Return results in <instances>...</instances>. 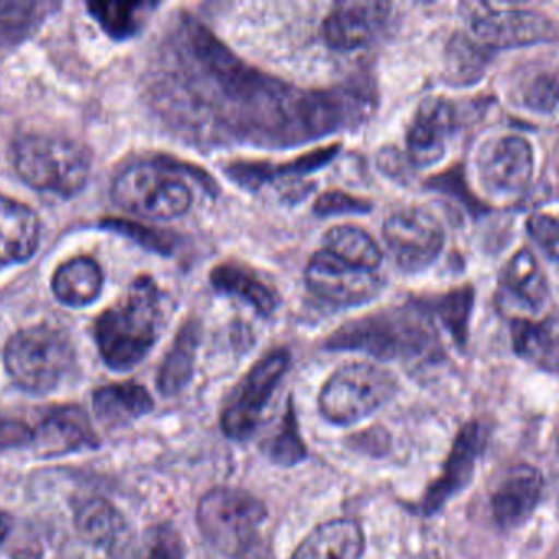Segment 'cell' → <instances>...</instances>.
Returning a JSON list of instances; mask_svg holds the SVG:
<instances>
[{
	"instance_id": "obj_21",
	"label": "cell",
	"mask_w": 559,
	"mask_h": 559,
	"mask_svg": "<svg viewBox=\"0 0 559 559\" xmlns=\"http://www.w3.org/2000/svg\"><path fill=\"white\" fill-rule=\"evenodd\" d=\"M40 245V221L28 205L0 195V263H22Z\"/></svg>"
},
{
	"instance_id": "obj_35",
	"label": "cell",
	"mask_w": 559,
	"mask_h": 559,
	"mask_svg": "<svg viewBox=\"0 0 559 559\" xmlns=\"http://www.w3.org/2000/svg\"><path fill=\"white\" fill-rule=\"evenodd\" d=\"M526 230H528L533 241L542 248L543 253L552 263H556V260H558L559 238L558 218L555 215L536 212V214L530 215L528 221H526Z\"/></svg>"
},
{
	"instance_id": "obj_23",
	"label": "cell",
	"mask_w": 559,
	"mask_h": 559,
	"mask_svg": "<svg viewBox=\"0 0 559 559\" xmlns=\"http://www.w3.org/2000/svg\"><path fill=\"white\" fill-rule=\"evenodd\" d=\"M512 345L516 356L538 366L543 371H558V322L556 316L546 319H513Z\"/></svg>"
},
{
	"instance_id": "obj_33",
	"label": "cell",
	"mask_w": 559,
	"mask_h": 559,
	"mask_svg": "<svg viewBox=\"0 0 559 559\" xmlns=\"http://www.w3.org/2000/svg\"><path fill=\"white\" fill-rule=\"evenodd\" d=\"M136 559H186L185 542L175 526L155 525L143 536Z\"/></svg>"
},
{
	"instance_id": "obj_36",
	"label": "cell",
	"mask_w": 559,
	"mask_h": 559,
	"mask_svg": "<svg viewBox=\"0 0 559 559\" xmlns=\"http://www.w3.org/2000/svg\"><path fill=\"white\" fill-rule=\"evenodd\" d=\"M556 100H558V81H556L555 74H551V76L539 74L526 87V106L536 110V112H552L556 109Z\"/></svg>"
},
{
	"instance_id": "obj_38",
	"label": "cell",
	"mask_w": 559,
	"mask_h": 559,
	"mask_svg": "<svg viewBox=\"0 0 559 559\" xmlns=\"http://www.w3.org/2000/svg\"><path fill=\"white\" fill-rule=\"evenodd\" d=\"M12 528V519L8 513L0 510V543L8 538L9 532Z\"/></svg>"
},
{
	"instance_id": "obj_25",
	"label": "cell",
	"mask_w": 559,
	"mask_h": 559,
	"mask_svg": "<svg viewBox=\"0 0 559 559\" xmlns=\"http://www.w3.org/2000/svg\"><path fill=\"white\" fill-rule=\"evenodd\" d=\"M51 286H53V293L58 300L67 306H90L103 290V270L93 258H73L58 267Z\"/></svg>"
},
{
	"instance_id": "obj_12",
	"label": "cell",
	"mask_w": 559,
	"mask_h": 559,
	"mask_svg": "<svg viewBox=\"0 0 559 559\" xmlns=\"http://www.w3.org/2000/svg\"><path fill=\"white\" fill-rule=\"evenodd\" d=\"M477 179L496 199L516 198L528 188L535 156L528 140L506 135L486 143L476 159Z\"/></svg>"
},
{
	"instance_id": "obj_10",
	"label": "cell",
	"mask_w": 559,
	"mask_h": 559,
	"mask_svg": "<svg viewBox=\"0 0 559 559\" xmlns=\"http://www.w3.org/2000/svg\"><path fill=\"white\" fill-rule=\"evenodd\" d=\"M382 237L395 263L405 273H420L435 263L444 247V230L431 212L405 207L382 227Z\"/></svg>"
},
{
	"instance_id": "obj_22",
	"label": "cell",
	"mask_w": 559,
	"mask_h": 559,
	"mask_svg": "<svg viewBox=\"0 0 559 559\" xmlns=\"http://www.w3.org/2000/svg\"><path fill=\"white\" fill-rule=\"evenodd\" d=\"M336 153H338V145L313 150L294 162L281 163V165L267 162H235L228 166L227 175L243 188L258 189L283 176L287 178V176L307 175L313 169L322 168L332 162Z\"/></svg>"
},
{
	"instance_id": "obj_2",
	"label": "cell",
	"mask_w": 559,
	"mask_h": 559,
	"mask_svg": "<svg viewBox=\"0 0 559 559\" xmlns=\"http://www.w3.org/2000/svg\"><path fill=\"white\" fill-rule=\"evenodd\" d=\"M266 503L237 487H215L198 506V525L205 542L227 559H270Z\"/></svg>"
},
{
	"instance_id": "obj_14",
	"label": "cell",
	"mask_w": 559,
	"mask_h": 559,
	"mask_svg": "<svg viewBox=\"0 0 559 559\" xmlns=\"http://www.w3.org/2000/svg\"><path fill=\"white\" fill-rule=\"evenodd\" d=\"M391 14L389 2L345 0L333 5L323 21V38L336 51L369 47L384 31Z\"/></svg>"
},
{
	"instance_id": "obj_9",
	"label": "cell",
	"mask_w": 559,
	"mask_h": 559,
	"mask_svg": "<svg viewBox=\"0 0 559 559\" xmlns=\"http://www.w3.org/2000/svg\"><path fill=\"white\" fill-rule=\"evenodd\" d=\"M489 437L490 425L480 418H474L463 425L451 444L440 476L425 489L418 502L421 515H437L451 499L469 486L477 463L487 450Z\"/></svg>"
},
{
	"instance_id": "obj_16",
	"label": "cell",
	"mask_w": 559,
	"mask_h": 559,
	"mask_svg": "<svg viewBox=\"0 0 559 559\" xmlns=\"http://www.w3.org/2000/svg\"><path fill=\"white\" fill-rule=\"evenodd\" d=\"M453 129V104L443 97H427L408 127L407 156L412 165L420 169L438 165L444 158Z\"/></svg>"
},
{
	"instance_id": "obj_37",
	"label": "cell",
	"mask_w": 559,
	"mask_h": 559,
	"mask_svg": "<svg viewBox=\"0 0 559 559\" xmlns=\"http://www.w3.org/2000/svg\"><path fill=\"white\" fill-rule=\"evenodd\" d=\"M34 441V430L25 421L0 415V451L27 447Z\"/></svg>"
},
{
	"instance_id": "obj_28",
	"label": "cell",
	"mask_w": 559,
	"mask_h": 559,
	"mask_svg": "<svg viewBox=\"0 0 559 559\" xmlns=\"http://www.w3.org/2000/svg\"><path fill=\"white\" fill-rule=\"evenodd\" d=\"M74 523L80 535L99 548L116 545L126 532V522L119 510L100 497L84 500L76 509Z\"/></svg>"
},
{
	"instance_id": "obj_15",
	"label": "cell",
	"mask_w": 559,
	"mask_h": 559,
	"mask_svg": "<svg viewBox=\"0 0 559 559\" xmlns=\"http://www.w3.org/2000/svg\"><path fill=\"white\" fill-rule=\"evenodd\" d=\"M545 492V476L532 464L512 467L490 496V512L499 528H519L532 519Z\"/></svg>"
},
{
	"instance_id": "obj_32",
	"label": "cell",
	"mask_w": 559,
	"mask_h": 559,
	"mask_svg": "<svg viewBox=\"0 0 559 559\" xmlns=\"http://www.w3.org/2000/svg\"><path fill=\"white\" fill-rule=\"evenodd\" d=\"M142 4L132 2H97L90 4L91 12L97 19L104 31L114 38H129L135 34L139 22H136V9Z\"/></svg>"
},
{
	"instance_id": "obj_1",
	"label": "cell",
	"mask_w": 559,
	"mask_h": 559,
	"mask_svg": "<svg viewBox=\"0 0 559 559\" xmlns=\"http://www.w3.org/2000/svg\"><path fill=\"white\" fill-rule=\"evenodd\" d=\"M435 330L421 302L391 307L349 320L326 340V349L361 352L381 361L425 358L433 353Z\"/></svg>"
},
{
	"instance_id": "obj_4",
	"label": "cell",
	"mask_w": 559,
	"mask_h": 559,
	"mask_svg": "<svg viewBox=\"0 0 559 559\" xmlns=\"http://www.w3.org/2000/svg\"><path fill=\"white\" fill-rule=\"evenodd\" d=\"M14 165L32 188L70 198L86 186L93 159L90 150L74 140L32 133L15 143Z\"/></svg>"
},
{
	"instance_id": "obj_18",
	"label": "cell",
	"mask_w": 559,
	"mask_h": 559,
	"mask_svg": "<svg viewBox=\"0 0 559 559\" xmlns=\"http://www.w3.org/2000/svg\"><path fill=\"white\" fill-rule=\"evenodd\" d=\"M32 443L41 456H61L86 448H96L99 438L83 408L78 405H61L53 408L38 425L37 430H34Z\"/></svg>"
},
{
	"instance_id": "obj_24",
	"label": "cell",
	"mask_w": 559,
	"mask_h": 559,
	"mask_svg": "<svg viewBox=\"0 0 559 559\" xmlns=\"http://www.w3.org/2000/svg\"><path fill=\"white\" fill-rule=\"evenodd\" d=\"M97 418L109 427L130 424L153 411V397L136 382L104 385L93 395Z\"/></svg>"
},
{
	"instance_id": "obj_17",
	"label": "cell",
	"mask_w": 559,
	"mask_h": 559,
	"mask_svg": "<svg viewBox=\"0 0 559 559\" xmlns=\"http://www.w3.org/2000/svg\"><path fill=\"white\" fill-rule=\"evenodd\" d=\"M549 283L542 264L532 251H516L500 280V300L506 309L519 310L515 319H530L532 313L545 309L549 299Z\"/></svg>"
},
{
	"instance_id": "obj_34",
	"label": "cell",
	"mask_w": 559,
	"mask_h": 559,
	"mask_svg": "<svg viewBox=\"0 0 559 559\" xmlns=\"http://www.w3.org/2000/svg\"><path fill=\"white\" fill-rule=\"evenodd\" d=\"M313 209L320 217H333V215L368 214L372 211V204L358 195L346 194L343 191H329L317 199Z\"/></svg>"
},
{
	"instance_id": "obj_5",
	"label": "cell",
	"mask_w": 559,
	"mask_h": 559,
	"mask_svg": "<svg viewBox=\"0 0 559 559\" xmlns=\"http://www.w3.org/2000/svg\"><path fill=\"white\" fill-rule=\"evenodd\" d=\"M76 352L63 330L35 325L15 333L5 345L4 362L12 381L32 394H48L67 378Z\"/></svg>"
},
{
	"instance_id": "obj_7",
	"label": "cell",
	"mask_w": 559,
	"mask_h": 559,
	"mask_svg": "<svg viewBox=\"0 0 559 559\" xmlns=\"http://www.w3.org/2000/svg\"><path fill=\"white\" fill-rule=\"evenodd\" d=\"M112 195L120 207L152 221L181 217L192 205L189 186L156 162L135 163L120 173Z\"/></svg>"
},
{
	"instance_id": "obj_31",
	"label": "cell",
	"mask_w": 559,
	"mask_h": 559,
	"mask_svg": "<svg viewBox=\"0 0 559 559\" xmlns=\"http://www.w3.org/2000/svg\"><path fill=\"white\" fill-rule=\"evenodd\" d=\"M483 48L469 38H454L448 50L447 73L451 83L457 86L476 83L483 76L486 58Z\"/></svg>"
},
{
	"instance_id": "obj_11",
	"label": "cell",
	"mask_w": 559,
	"mask_h": 559,
	"mask_svg": "<svg viewBox=\"0 0 559 559\" xmlns=\"http://www.w3.org/2000/svg\"><path fill=\"white\" fill-rule=\"evenodd\" d=\"M306 284L313 296L333 307L361 306L384 287L378 271L349 266L325 250L313 253L307 263Z\"/></svg>"
},
{
	"instance_id": "obj_27",
	"label": "cell",
	"mask_w": 559,
	"mask_h": 559,
	"mask_svg": "<svg viewBox=\"0 0 559 559\" xmlns=\"http://www.w3.org/2000/svg\"><path fill=\"white\" fill-rule=\"evenodd\" d=\"M323 250L358 270L378 271L382 251L374 238L356 225H335L323 235Z\"/></svg>"
},
{
	"instance_id": "obj_20",
	"label": "cell",
	"mask_w": 559,
	"mask_h": 559,
	"mask_svg": "<svg viewBox=\"0 0 559 559\" xmlns=\"http://www.w3.org/2000/svg\"><path fill=\"white\" fill-rule=\"evenodd\" d=\"M211 283L217 293L245 300L263 317L273 316L281 306V294L273 281L238 261L217 264L212 270Z\"/></svg>"
},
{
	"instance_id": "obj_30",
	"label": "cell",
	"mask_w": 559,
	"mask_h": 559,
	"mask_svg": "<svg viewBox=\"0 0 559 559\" xmlns=\"http://www.w3.org/2000/svg\"><path fill=\"white\" fill-rule=\"evenodd\" d=\"M474 306V289L471 286L457 287L443 294L431 306V312L440 319L443 329L450 333L451 338L463 348L469 333L471 312Z\"/></svg>"
},
{
	"instance_id": "obj_26",
	"label": "cell",
	"mask_w": 559,
	"mask_h": 559,
	"mask_svg": "<svg viewBox=\"0 0 559 559\" xmlns=\"http://www.w3.org/2000/svg\"><path fill=\"white\" fill-rule=\"evenodd\" d=\"M201 343V326L189 320L176 335L171 349L158 372V389L166 397L179 394L194 374L195 356Z\"/></svg>"
},
{
	"instance_id": "obj_3",
	"label": "cell",
	"mask_w": 559,
	"mask_h": 559,
	"mask_svg": "<svg viewBox=\"0 0 559 559\" xmlns=\"http://www.w3.org/2000/svg\"><path fill=\"white\" fill-rule=\"evenodd\" d=\"M163 319L159 287L140 276L122 300L96 320V342L109 368L127 371L139 365L155 346Z\"/></svg>"
},
{
	"instance_id": "obj_19",
	"label": "cell",
	"mask_w": 559,
	"mask_h": 559,
	"mask_svg": "<svg viewBox=\"0 0 559 559\" xmlns=\"http://www.w3.org/2000/svg\"><path fill=\"white\" fill-rule=\"evenodd\" d=\"M366 536L361 523L333 519L320 523L294 549L290 559H361Z\"/></svg>"
},
{
	"instance_id": "obj_29",
	"label": "cell",
	"mask_w": 559,
	"mask_h": 559,
	"mask_svg": "<svg viewBox=\"0 0 559 559\" xmlns=\"http://www.w3.org/2000/svg\"><path fill=\"white\" fill-rule=\"evenodd\" d=\"M261 451L274 466L293 467L309 457L306 443L300 437L299 421L293 402H287L286 412L273 431L264 437Z\"/></svg>"
},
{
	"instance_id": "obj_13",
	"label": "cell",
	"mask_w": 559,
	"mask_h": 559,
	"mask_svg": "<svg viewBox=\"0 0 559 559\" xmlns=\"http://www.w3.org/2000/svg\"><path fill=\"white\" fill-rule=\"evenodd\" d=\"M471 28L480 47L492 50L530 47L555 41L558 37L556 24L548 15L522 9H489L476 12L471 21Z\"/></svg>"
},
{
	"instance_id": "obj_8",
	"label": "cell",
	"mask_w": 559,
	"mask_h": 559,
	"mask_svg": "<svg viewBox=\"0 0 559 559\" xmlns=\"http://www.w3.org/2000/svg\"><path fill=\"white\" fill-rule=\"evenodd\" d=\"M289 366L290 353L286 348L267 352L251 366L222 412L221 425L225 437L235 441H247L253 437Z\"/></svg>"
},
{
	"instance_id": "obj_6",
	"label": "cell",
	"mask_w": 559,
	"mask_h": 559,
	"mask_svg": "<svg viewBox=\"0 0 559 559\" xmlns=\"http://www.w3.org/2000/svg\"><path fill=\"white\" fill-rule=\"evenodd\" d=\"M399 391L397 378L372 362L336 369L319 395V411L335 427H353L388 405Z\"/></svg>"
}]
</instances>
